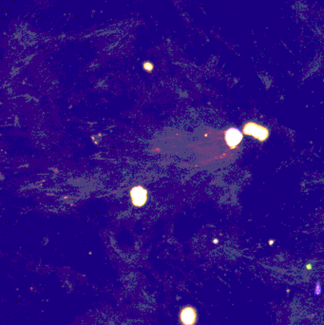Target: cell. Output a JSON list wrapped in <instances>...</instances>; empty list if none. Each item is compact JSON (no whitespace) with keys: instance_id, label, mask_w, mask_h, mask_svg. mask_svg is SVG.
Returning a JSON list of instances; mask_svg holds the SVG:
<instances>
[{"instance_id":"obj_1","label":"cell","mask_w":324,"mask_h":325,"mask_svg":"<svg viewBox=\"0 0 324 325\" xmlns=\"http://www.w3.org/2000/svg\"><path fill=\"white\" fill-rule=\"evenodd\" d=\"M242 131L243 135L252 137L259 143L266 142L270 137V130L267 127L255 121L245 123L243 125Z\"/></svg>"},{"instance_id":"obj_2","label":"cell","mask_w":324,"mask_h":325,"mask_svg":"<svg viewBox=\"0 0 324 325\" xmlns=\"http://www.w3.org/2000/svg\"><path fill=\"white\" fill-rule=\"evenodd\" d=\"M225 140L229 149H237L243 142V131L237 128H229L225 132Z\"/></svg>"},{"instance_id":"obj_3","label":"cell","mask_w":324,"mask_h":325,"mask_svg":"<svg viewBox=\"0 0 324 325\" xmlns=\"http://www.w3.org/2000/svg\"><path fill=\"white\" fill-rule=\"evenodd\" d=\"M130 198L131 202L135 206H143L145 203H147L148 200V193L147 190H145L143 187H134L132 190H130Z\"/></svg>"},{"instance_id":"obj_4","label":"cell","mask_w":324,"mask_h":325,"mask_svg":"<svg viewBox=\"0 0 324 325\" xmlns=\"http://www.w3.org/2000/svg\"><path fill=\"white\" fill-rule=\"evenodd\" d=\"M196 321V313L192 308H186L182 313V322L185 325H192Z\"/></svg>"},{"instance_id":"obj_5","label":"cell","mask_w":324,"mask_h":325,"mask_svg":"<svg viewBox=\"0 0 324 325\" xmlns=\"http://www.w3.org/2000/svg\"><path fill=\"white\" fill-rule=\"evenodd\" d=\"M143 68H144V69H146L148 72H150V71H152V69H153V65H152V63H150V62H145V63L143 64Z\"/></svg>"},{"instance_id":"obj_6","label":"cell","mask_w":324,"mask_h":325,"mask_svg":"<svg viewBox=\"0 0 324 325\" xmlns=\"http://www.w3.org/2000/svg\"><path fill=\"white\" fill-rule=\"evenodd\" d=\"M317 288H318V290L316 291V294H319L321 292V285H320V284L317 285Z\"/></svg>"},{"instance_id":"obj_7","label":"cell","mask_w":324,"mask_h":325,"mask_svg":"<svg viewBox=\"0 0 324 325\" xmlns=\"http://www.w3.org/2000/svg\"><path fill=\"white\" fill-rule=\"evenodd\" d=\"M307 268L311 269V264H308V265H307Z\"/></svg>"}]
</instances>
